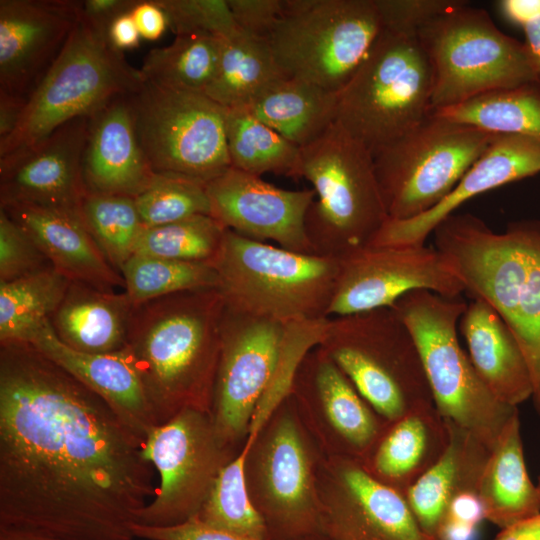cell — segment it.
<instances>
[{
	"label": "cell",
	"mask_w": 540,
	"mask_h": 540,
	"mask_svg": "<svg viewBox=\"0 0 540 540\" xmlns=\"http://www.w3.org/2000/svg\"><path fill=\"white\" fill-rule=\"evenodd\" d=\"M136 538L146 540H262L208 525L197 517L168 527H149L132 524Z\"/></svg>",
	"instance_id": "47"
},
{
	"label": "cell",
	"mask_w": 540,
	"mask_h": 540,
	"mask_svg": "<svg viewBox=\"0 0 540 540\" xmlns=\"http://www.w3.org/2000/svg\"><path fill=\"white\" fill-rule=\"evenodd\" d=\"M131 99L138 139L155 173L208 183L231 167L226 108L203 93L147 81Z\"/></svg>",
	"instance_id": "14"
},
{
	"label": "cell",
	"mask_w": 540,
	"mask_h": 540,
	"mask_svg": "<svg viewBox=\"0 0 540 540\" xmlns=\"http://www.w3.org/2000/svg\"><path fill=\"white\" fill-rule=\"evenodd\" d=\"M537 488H538L539 493H540V478H539V483H538V485H537Z\"/></svg>",
	"instance_id": "58"
},
{
	"label": "cell",
	"mask_w": 540,
	"mask_h": 540,
	"mask_svg": "<svg viewBox=\"0 0 540 540\" xmlns=\"http://www.w3.org/2000/svg\"><path fill=\"white\" fill-rule=\"evenodd\" d=\"M238 453L220 440L206 412L186 409L155 426L143 454L159 472L160 484L134 523L168 527L195 517L222 468Z\"/></svg>",
	"instance_id": "15"
},
{
	"label": "cell",
	"mask_w": 540,
	"mask_h": 540,
	"mask_svg": "<svg viewBox=\"0 0 540 540\" xmlns=\"http://www.w3.org/2000/svg\"><path fill=\"white\" fill-rule=\"evenodd\" d=\"M175 35L227 39L238 32L228 0H156Z\"/></svg>",
	"instance_id": "43"
},
{
	"label": "cell",
	"mask_w": 540,
	"mask_h": 540,
	"mask_svg": "<svg viewBox=\"0 0 540 540\" xmlns=\"http://www.w3.org/2000/svg\"><path fill=\"white\" fill-rule=\"evenodd\" d=\"M320 533L328 540H436L417 523L403 493L373 477L358 460L318 462Z\"/></svg>",
	"instance_id": "18"
},
{
	"label": "cell",
	"mask_w": 540,
	"mask_h": 540,
	"mask_svg": "<svg viewBox=\"0 0 540 540\" xmlns=\"http://www.w3.org/2000/svg\"><path fill=\"white\" fill-rule=\"evenodd\" d=\"M237 29L267 41L283 10V0H228Z\"/></svg>",
	"instance_id": "46"
},
{
	"label": "cell",
	"mask_w": 540,
	"mask_h": 540,
	"mask_svg": "<svg viewBox=\"0 0 540 540\" xmlns=\"http://www.w3.org/2000/svg\"><path fill=\"white\" fill-rule=\"evenodd\" d=\"M80 17V1H0V92L28 99Z\"/></svg>",
	"instance_id": "20"
},
{
	"label": "cell",
	"mask_w": 540,
	"mask_h": 540,
	"mask_svg": "<svg viewBox=\"0 0 540 540\" xmlns=\"http://www.w3.org/2000/svg\"><path fill=\"white\" fill-rule=\"evenodd\" d=\"M431 113L494 134H517L540 142V88L536 84L492 91Z\"/></svg>",
	"instance_id": "37"
},
{
	"label": "cell",
	"mask_w": 540,
	"mask_h": 540,
	"mask_svg": "<svg viewBox=\"0 0 540 540\" xmlns=\"http://www.w3.org/2000/svg\"><path fill=\"white\" fill-rule=\"evenodd\" d=\"M382 29L376 0H283L267 42L284 76L338 94Z\"/></svg>",
	"instance_id": "11"
},
{
	"label": "cell",
	"mask_w": 540,
	"mask_h": 540,
	"mask_svg": "<svg viewBox=\"0 0 540 540\" xmlns=\"http://www.w3.org/2000/svg\"><path fill=\"white\" fill-rule=\"evenodd\" d=\"M225 306L283 325L327 317L339 258L307 254L226 229L211 262Z\"/></svg>",
	"instance_id": "4"
},
{
	"label": "cell",
	"mask_w": 540,
	"mask_h": 540,
	"mask_svg": "<svg viewBox=\"0 0 540 540\" xmlns=\"http://www.w3.org/2000/svg\"><path fill=\"white\" fill-rule=\"evenodd\" d=\"M318 346L388 423L434 404L416 342L392 308L328 318Z\"/></svg>",
	"instance_id": "9"
},
{
	"label": "cell",
	"mask_w": 540,
	"mask_h": 540,
	"mask_svg": "<svg viewBox=\"0 0 540 540\" xmlns=\"http://www.w3.org/2000/svg\"><path fill=\"white\" fill-rule=\"evenodd\" d=\"M495 540H540V513L503 528Z\"/></svg>",
	"instance_id": "54"
},
{
	"label": "cell",
	"mask_w": 540,
	"mask_h": 540,
	"mask_svg": "<svg viewBox=\"0 0 540 540\" xmlns=\"http://www.w3.org/2000/svg\"><path fill=\"white\" fill-rule=\"evenodd\" d=\"M143 79L124 54L80 14L52 65L30 94L16 130L0 142V164L32 149L72 119L136 92Z\"/></svg>",
	"instance_id": "5"
},
{
	"label": "cell",
	"mask_w": 540,
	"mask_h": 540,
	"mask_svg": "<svg viewBox=\"0 0 540 540\" xmlns=\"http://www.w3.org/2000/svg\"><path fill=\"white\" fill-rule=\"evenodd\" d=\"M89 116L70 120L38 145L0 164V205L28 204L80 213L87 193L82 156Z\"/></svg>",
	"instance_id": "21"
},
{
	"label": "cell",
	"mask_w": 540,
	"mask_h": 540,
	"mask_svg": "<svg viewBox=\"0 0 540 540\" xmlns=\"http://www.w3.org/2000/svg\"><path fill=\"white\" fill-rule=\"evenodd\" d=\"M109 45L120 52L138 47L141 36L130 14H120L108 27L106 34Z\"/></svg>",
	"instance_id": "51"
},
{
	"label": "cell",
	"mask_w": 540,
	"mask_h": 540,
	"mask_svg": "<svg viewBox=\"0 0 540 540\" xmlns=\"http://www.w3.org/2000/svg\"><path fill=\"white\" fill-rule=\"evenodd\" d=\"M482 519L484 513L478 492L462 493L450 504L437 540H471Z\"/></svg>",
	"instance_id": "48"
},
{
	"label": "cell",
	"mask_w": 540,
	"mask_h": 540,
	"mask_svg": "<svg viewBox=\"0 0 540 540\" xmlns=\"http://www.w3.org/2000/svg\"><path fill=\"white\" fill-rule=\"evenodd\" d=\"M338 94L304 80L281 76L244 108L300 148L336 122Z\"/></svg>",
	"instance_id": "32"
},
{
	"label": "cell",
	"mask_w": 540,
	"mask_h": 540,
	"mask_svg": "<svg viewBox=\"0 0 540 540\" xmlns=\"http://www.w3.org/2000/svg\"><path fill=\"white\" fill-rule=\"evenodd\" d=\"M292 395L299 405L322 414L328 455L361 462L388 425L319 346L300 363Z\"/></svg>",
	"instance_id": "22"
},
{
	"label": "cell",
	"mask_w": 540,
	"mask_h": 540,
	"mask_svg": "<svg viewBox=\"0 0 540 540\" xmlns=\"http://www.w3.org/2000/svg\"><path fill=\"white\" fill-rule=\"evenodd\" d=\"M477 492L484 519L501 529L540 513V493L525 465L518 411L491 449Z\"/></svg>",
	"instance_id": "31"
},
{
	"label": "cell",
	"mask_w": 540,
	"mask_h": 540,
	"mask_svg": "<svg viewBox=\"0 0 540 540\" xmlns=\"http://www.w3.org/2000/svg\"><path fill=\"white\" fill-rule=\"evenodd\" d=\"M221 47L215 37L175 35L169 45L151 49L139 71L143 81L204 94L216 75Z\"/></svg>",
	"instance_id": "36"
},
{
	"label": "cell",
	"mask_w": 540,
	"mask_h": 540,
	"mask_svg": "<svg viewBox=\"0 0 540 540\" xmlns=\"http://www.w3.org/2000/svg\"><path fill=\"white\" fill-rule=\"evenodd\" d=\"M0 540H48V539L0 532Z\"/></svg>",
	"instance_id": "56"
},
{
	"label": "cell",
	"mask_w": 540,
	"mask_h": 540,
	"mask_svg": "<svg viewBox=\"0 0 540 540\" xmlns=\"http://www.w3.org/2000/svg\"><path fill=\"white\" fill-rule=\"evenodd\" d=\"M134 200L145 228L198 214L210 215L206 183L178 174L156 173L152 183Z\"/></svg>",
	"instance_id": "42"
},
{
	"label": "cell",
	"mask_w": 540,
	"mask_h": 540,
	"mask_svg": "<svg viewBox=\"0 0 540 540\" xmlns=\"http://www.w3.org/2000/svg\"><path fill=\"white\" fill-rule=\"evenodd\" d=\"M499 3L502 15L521 27L540 14V0H504Z\"/></svg>",
	"instance_id": "53"
},
{
	"label": "cell",
	"mask_w": 540,
	"mask_h": 540,
	"mask_svg": "<svg viewBox=\"0 0 540 540\" xmlns=\"http://www.w3.org/2000/svg\"><path fill=\"white\" fill-rule=\"evenodd\" d=\"M125 292L134 306L178 292L218 288L210 262L134 254L122 267Z\"/></svg>",
	"instance_id": "38"
},
{
	"label": "cell",
	"mask_w": 540,
	"mask_h": 540,
	"mask_svg": "<svg viewBox=\"0 0 540 540\" xmlns=\"http://www.w3.org/2000/svg\"><path fill=\"white\" fill-rule=\"evenodd\" d=\"M458 0H376L383 28L417 32L428 20L457 6Z\"/></svg>",
	"instance_id": "45"
},
{
	"label": "cell",
	"mask_w": 540,
	"mask_h": 540,
	"mask_svg": "<svg viewBox=\"0 0 540 540\" xmlns=\"http://www.w3.org/2000/svg\"><path fill=\"white\" fill-rule=\"evenodd\" d=\"M210 216L224 228L246 238L314 254L305 230L313 189L287 190L260 176L228 168L206 183Z\"/></svg>",
	"instance_id": "19"
},
{
	"label": "cell",
	"mask_w": 540,
	"mask_h": 540,
	"mask_svg": "<svg viewBox=\"0 0 540 540\" xmlns=\"http://www.w3.org/2000/svg\"><path fill=\"white\" fill-rule=\"evenodd\" d=\"M281 76L268 42L238 30L222 40L217 72L204 94L224 108H246Z\"/></svg>",
	"instance_id": "33"
},
{
	"label": "cell",
	"mask_w": 540,
	"mask_h": 540,
	"mask_svg": "<svg viewBox=\"0 0 540 540\" xmlns=\"http://www.w3.org/2000/svg\"><path fill=\"white\" fill-rule=\"evenodd\" d=\"M135 1L84 0L80 1V14L94 29L106 36L111 22L120 14L130 11Z\"/></svg>",
	"instance_id": "50"
},
{
	"label": "cell",
	"mask_w": 540,
	"mask_h": 540,
	"mask_svg": "<svg viewBox=\"0 0 540 540\" xmlns=\"http://www.w3.org/2000/svg\"><path fill=\"white\" fill-rule=\"evenodd\" d=\"M469 358L482 382L502 403L532 397L530 372L514 335L487 302L472 299L460 318Z\"/></svg>",
	"instance_id": "28"
},
{
	"label": "cell",
	"mask_w": 540,
	"mask_h": 540,
	"mask_svg": "<svg viewBox=\"0 0 540 540\" xmlns=\"http://www.w3.org/2000/svg\"><path fill=\"white\" fill-rule=\"evenodd\" d=\"M224 307L217 288L133 307L122 351L140 377L157 425L186 409L211 414Z\"/></svg>",
	"instance_id": "2"
},
{
	"label": "cell",
	"mask_w": 540,
	"mask_h": 540,
	"mask_svg": "<svg viewBox=\"0 0 540 540\" xmlns=\"http://www.w3.org/2000/svg\"><path fill=\"white\" fill-rule=\"evenodd\" d=\"M414 290L449 298L465 291L451 264L436 247L364 245L339 257L327 317L391 308Z\"/></svg>",
	"instance_id": "17"
},
{
	"label": "cell",
	"mask_w": 540,
	"mask_h": 540,
	"mask_svg": "<svg viewBox=\"0 0 540 540\" xmlns=\"http://www.w3.org/2000/svg\"><path fill=\"white\" fill-rule=\"evenodd\" d=\"M445 421L449 441L444 453L403 493L421 529L436 540L452 501L462 493L477 491L491 452L469 431Z\"/></svg>",
	"instance_id": "29"
},
{
	"label": "cell",
	"mask_w": 540,
	"mask_h": 540,
	"mask_svg": "<svg viewBox=\"0 0 540 540\" xmlns=\"http://www.w3.org/2000/svg\"><path fill=\"white\" fill-rule=\"evenodd\" d=\"M466 307L460 296L414 290L391 308L416 342L437 411L492 449L518 408L490 392L461 347L457 324Z\"/></svg>",
	"instance_id": "8"
},
{
	"label": "cell",
	"mask_w": 540,
	"mask_h": 540,
	"mask_svg": "<svg viewBox=\"0 0 540 540\" xmlns=\"http://www.w3.org/2000/svg\"><path fill=\"white\" fill-rule=\"evenodd\" d=\"M26 98L0 92V142L17 128L27 104Z\"/></svg>",
	"instance_id": "52"
},
{
	"label": "cell",
	"mask_w": 540,
	"mask_h": 540,
	"mask_svg": "<svg viewBox=\"0 0 540 540\" xmlns=\"http://www.w3.org/2000/svg\"><path fill=\"white\" fill-rule=\"evenodd\" d=\"M300 177L315 192L305 218L314 254L339 258L368 244L389 219L372 154L337 122L301 148Z\"/></svg>",
	"instance_id": "7"
},
{
	"label": "cell",
	"mask_w": 540,
	"mask_h": 540,
	"mask_svg": "<svg viewBox=\"0 0 540 540\" xmlns=\"http://www.w3.org/2000/svg\"><path fill=\"white\" fill-rule=\"evenodd\" d=\"M286 326L224 307L211 417L220 440L230 448L247 439L276 374Z\"/></svg>",
	"instance_id": "16"
},
{
	"label": "cell",
	"mask_w": 540,
	"mask_h": 540,
	"mask_svg": "<svg viewBox=\"0 0 540 540\" xmlns=\"http://www.w3.org/2000/svg\"><path fill=\"white\" fill-rule=\"evenodd\" d=\"M449 441L445 419L434 404L388 423L361 461L377 480L404 493L444 453Z\"/></svg>",
	"instance_id": "27"
},
{
	"label": "cell",
	"mask_w": 540,
	"mask_h": 540,
	"mask_svg": "<svg viewBox=\"0 0 540 540\" xmlns=\"http://www.w3.org/2000/svg\"><path fill=\"white\" fill-rule=\"evenodd\" d=\"M291 395L248 448L245 477L269 540H305L320 533L317 456Z\"/></svg>",
	"instance_id": "12"
},
{
	"label": "cell",
	"mask_w": 540,
	"mask_h": 540,
	"mask_svg": "<svg viewBox=\"0 0 540 540\" xmlns=\"http://www.w3.org/2000/svg\"><path fill=\"white\" fill-rule=\"evenodd\" d=\"M133 307L125 291L72 281L50 323L56 336L74 350L112 353L125 346Z\"/></svg>",
	"instance_id": "30"
},
{
	"label": "cell",
	"mask_w": 540,
	"mask_h": 540,
	"mask_svg": "<svg viewBox=\"0 0 540 540\" xmlns=\"http://www.w3.org/2000/svg\"><path fill=\"white\" fill-rule=\"evenodd\" d=\"M26 342L100 396L144 442L157 426L140 377L122 350L101 354L74 350L56 336L50 320Z\"/></svg>",
	"instance_id": "25"
},
{
	"label": "cell",
	"mask_w": 540,
	"mask_h": 540,
	"mask_svg": "<svg viewBox=\"0 0 540 540\" xmlns=\"http://www.w3.org/2000/svg\"><path fill=\"white\" fill-rule=\"evenodd\" d=\"M225 230L210 215H194L173 223L145 228L134 254L211 263L219 251Z\"/></svg>",
	"instance_id": "41"
},
{
	"label": "cell",
	"mask_w": 540,
	"mask_h": 540,
	"mask_svg": "<svg viewBox=\"0 0 540 540\" xmlns=\"http://www.w3.org/2000/svg\"><path fill=\"white\" fill-rule=\"evenodd\" d=\"M131 96H116L89 116L82 156L87 192L135 198L156 175L138 139Z\"/></svg>",
	"instance_id": "24"
},
{
	"label": "cell",
	"mask_w": 540,
	"mask_h": 540,
	"mask_svg": "<svg viewBox=\"0 0 540 540\" xmlns=\"http://www.w3.org/2000/svg\"><path fill=\"white\" fill-rule=\"evenodd\" d=\"M494 133L430 113L372 155L389 219L414 218L437 205L491 143Z\"/></svg>",
	"instance_id": "13"
},
{
	"label": "cell",
	"mask_w": 540,
	"mask_h": 540,
	"mask_svg": "<svg viewBox=\"0 0 540 540\" xmlns=\"http://www.w3.org/2000/svg\"><path fill=\"white\" fill-rule=\"evenodd\" d=\"M144 443L32 344H0V532L132 540L157 489Z\"/></svg>",
	"instance_id": "1"
},
{
	"label": "cell",
	"mask_w": 540,
	"mask_h": 540,
	"mask_svg": "<svg viewBox=\"0 0 540 540\" xmlns=\"http://www.w3.org/2000/svg\"><path fill=\"white\" fill-rule=\"evenodd\" d=\"M52 266L32 238L0 208V281H11Z\"/></svg>",
	"instance_id": "44"
},
{
	"label": "cell",
	"mask_w": 540,
	"mask_h": 540,
	"mask_svg": "<svg viewBox=\"0 0 540 540\" xmlns=\"http://www.w3.org/2000/svg\"><path fill=\"white\" fill-rule=\"evenodd\" d=\"M306 540H328L325 536H323L322 534H318L316 536H313V537H310Z\"/></svg>",
	"instance_id": "57"
},
{
	"label": "cell",
	"mask_w": 540,
	"mask_h": 540,
	"mask_svg": "<svg viewBox=\"0 0 540 540\" xmlns=\"http://www.w3.org/2000/svg\"><path fill=\"white\" fill-rule=\"evenodd\" d=\"M130 14L141 39L156 41L169 28L167 16L156 0H136Z\"/></svg>",
	"instance_id": "49"
},
{
	"label": "cell",
	"mask_w": 540,
	"mask_h": 540,
	"mask_svg": "<svg viewBox=\"0 0 540 540\" xmlns=\"http://www.w3.org/2000/svg\"><path fill=\"white\" fill-rule=\"evenodd\" d=\"M72 280L53 266L11 281H0V344L26 342L50 320Z\"/></svg>",
	"instance_id": "35"
},
{
	"label": "cell",
	"mask_w": 540,
	"mask_h": 540,
	"mask_svg": "<svg viewBox=\"0 0 540 540\" xmlns=\"http://www.w3.org/2000/svg\"><path fill=\"white\" fill-rule=\"evenodd\" d=\"M525 45L535 75L536 85L540 88V14L524 24Z\"/></svg>",
	"instance_id": "55"
},
{
	"label": "cell",
	"mask_w": 540,
	"mask_h": 540,
	"mask_svg": "<svg viewBox=\"0 0 540 540\" xmlns=\"http://www.w3.org/2000/svg\"><path fill=\"white\" fill-rule=\"evenodd\" d=\"M433 234L464 293L491 305L514 335L540 413V221H514L497 233L475 215L454 213Z\"/></svg>",
	"instance_id": "3"
},
{
	"label": "cell",
	"mask_w": 540,
	"mask_h": 540,
	"mask_svg": "<svg viewBox=\"0 0 540 540\" xmlns=\"http://www.w3.org/2000/svg\"><path fill=\"white\" fill-rule=\"evenodd\" d=\"M80 215L108 262L120 273L134 255L145 229L134 198L87 192L81 202Z\"/></svg>",
	"instance_id": "39"
},
{
	"label": "cell",
	"mask_w": 540,
	"mask_h": 540,
	"mask_svg": "<svg viewBox=\"0 0 540 540\" xmlns=\"http://www.w3.org/2000/svg\"><path fill=\"white\" fill-rule=\"evenodd\" d=\"M247 453L248 448L243 445L222 468L195 517L216 528L269 540L266 524L249 496L245 477Z\"/></svg>",
	"instance_id": "40"
},
{
	"label": "cell",
	"mask_w": 540,
	"mask_h": 540,
	"mask_svg": "<svg viewBox=\"0 0 540 540\" xmlns=\"http://www.w3.org/2000/svg\"><path fill=\"white\" fill-rule=\"evenodd\" d=\"M540 172V142L517 134L497 133L452 191L430 210L410 219H388L366 245L425 244L436 226L467 200Z\"/></svg>",
	"instance_id": "23"
},
{
	"label": "cell",
	"mask_w": 540,
	"mask_h": 540,
	"mask_svg": "<svg viewBox=\"0 0 540 540\" xmlns=\"http://www.w3.org/2000/svg\"><path fill=\"white\" fill-rule=\"evenodd\" d=\"M47 257L72 281L104 291L123 287L122 275L108 262L80 213L28 204L0 205Z\"/></svg>",
	"instance_id": "26"
},
{
	"label": "cell",
	"mask_w": 540,
	"mask_h": 540,
	"mask_svg": "<svg viewBox=\"0 0 540 540\" xmlns=\"http://www.w3.org/2000/svg\"><path fill=\"white\" fill-rule=\"evenodd\" d=\"M418 37L433 69L431 111L536 84L525 43L500 31L485 10L464 1L421 25Z\"/></svg>",
	"instance_id": "10"
},
{
	"label": "cell",
	"mask_w": 540,
	"mask_h": 540,
	"mask_svg": "<svg viewBox=\"0 0 540 540\" xmlns=\"http://www.w3.org/2000/svg\"><path fill=\"white\" fill-rule=\"evenodd\" d=\"M225 129L231 167L300 178L301 148L246 109L226 108Z\"/></svg>",
	"instance_id": "34"
},
{
	"label": "cell",
	"mask_w": 540,
	"mask_h": 540,
	"mask_svg": "<svg viewBox=\"0 0 540 540\" xmlns=\"http://www.w3.org/2000/svg\"><path fill=\"white\" fill-rule=\"evenodd\" d=\"M433 69L417 32L383 28L338 93L336 122L372 155L431 113Z\"/></svg>",
	"instance_id": "6"
}]
</instances>
